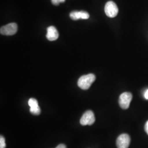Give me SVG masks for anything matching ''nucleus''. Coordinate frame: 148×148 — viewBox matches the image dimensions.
<instances>
[{"label":"nucleus","instance_id":"obj_1","mask_svg":"<svg viewBox=\"0 0 148 148\" xmlns=\"http://www.w3.org/2000/svg\"><path fill=\"white\" fill-rule=\"evenodd\" d=\"M95 80V76L94 74L85 75L79 77L77 82V85L82 90H88Z\"/></svg>","mask_w":148,"mask_h":148},{"label":"nucleus","instance_id":"obj_2","mask_svg":"<svg viewBox=\"0 0 148 148\" xmlns=\"http://www.w3.org/2000/svg\"><path fill=\"white\" fill-rule=\"evenodd\" d=\"M132 99V95L130 92H124L120 95L119 103L123 109H127Z\"/></svg>","mask_w":148,"mask_h":148},{"label":"nucleus","instance_id":"obj_3","mask_svg":"<svg viewBox=\"0 0 148 148\" xmlns=\"http://www.w3.org/2000/svg\"><path fill=\"white\" fill-rule=\"evenodd\" d=\"M104 11L106 15L110 18H114L117 15L119 9L116 3L113 1H108L105 5Z\"/></svg>","mask_w":148,"mask_h":148},{"label":"nucleus","instance_id":"obj_4","mask_svg":"<svg viewBox=\"0 0 148 148\" xmlns=\"http://www.w3.org/2000/svg\"><path fill=\"white\" fill-rule=\"evenodd\" d=\"M95 119L93 112L91 110L86 111L80 119V123L82 126L92 125L95 122Z\"/></svg>","mask_w":148,"mask_h":148},{"label":"nucleus","instance_id":"obj_5","mask_svg":"<svg viewBox=\"0 0 148 148\" xmlns=\"http://www.w3.org/2000/svg\"><path fill=\"white\" fill-rule=\"evenodd\" d=\"M18 30V26L16 23H10L1 27L0 33L3 35H13L16 34Z\"/></svg>","mask_w":148,"mask_h":148},{"label":"nucleus","instance_id":"obj_6","mask_svg":"<svg viewBox=\"0 0 148 148\" xmlns=\"http://www.w3.org/2000/svg\"><path fill=\"white\" fill-rule=\"evenodd\" d=\"M131 142V138L127 134H122L120 135L116 140L117 148H128Z\"/></svg>","mask_w":148,"mask_h":148},{"label":"nucleus","instance_id":"obj_7","mask_svg":"<svg viewBox=\"0 0 148 148\" xmlns=\"http://www.w3.org/2000/svg\"><path fill=\"white\" fill-rule=\"evenodd\" d=\"M70 16L71 19L74 21H77L79 19H87L89 18V14L85 11H73L70 13Z\"/></svg>","mask_w":148,"mask_h":148},{"label":"nucleus","instance_id":"obj_8","mask_svg":"<svg viewBox=\"0 0 148 148\" xmlns=\"http://www.w3.org/2000/svg\"><path fill=\"white\" fill-rule=\"evenodd\" d=\"M46 37L50 41L56 40L59 37V33L57 29L53 26L48 27L47 29Z\"/></svg>","mask_w":148,"mask_h":148},{"label":"nucleus","instance_id":"obj_9","mask_svg":"<svg viewBox=\"0 0 148 148\" xmlns=\"http://www.w3.org/2000/svg\"><path fill=\"white\" fill-rule=\"evenodd\" d=\"M30 111L32 114L35 115H38L40 114V113H41V109L39 106H37L36 107L30 108Z\"/></svg>","mask_w":148,"mask_h":148},{"label":"nucleus","instance_id":"obj_10","mask_svg":"<svg viewBox=\"0 0 148 148\" xmlns=\"http://www.w3.org/2000/svg\"><path fill=\"white\" fill-rule=\"evenodd\" d=\"M28 104L30 108H34L38 106V101L35 98H30L28 101Z\"/></svg>","mask_w":148,"mask_h":148},{"label":"nucleus","instance_id":"obj_11","mask_svg":"<svg viewBox=\"0 0 148 148\" xmlns=\"http://www.w3.org/2000/svg\"><path fill=\"white\" fill-rule=\"evenodd\" d=\"M5 139L2 136L0 137V148H5Z\"/></svg>","mask_w":148,"mask_h":148},{"label":"nucleus","instance_id":"obj_12","mask_svg":"<svg viewBox=\"0 0 148 148\" xmlns=\"http://www.w3.org/2000/svg\"><path fill=\"white\" fill-rule=\"evenodd\" d=\"M52 3L54 5H58L60 3L62 2L60 0H52Z\"/></svg>","mask_w":148,"mask_h":148},{"label":"nucleus","instance_id":"obj_13","mask_svg":"<svg viewBox=\"0 0 148 148\" xmlns=\"http://www.w3.org/2000/svg\"><path fill=\"white\" fill-rule=\"evenodd\" d=\"M144 130H145V131L146 133L148 134V121L146 122V123H145V125Z\"/></svg>","mask_w":148,"mask_h":148},{"label":"nucleus","instance_id":"obj_14","mask_svg":"<svg viewBox=\"0 0 148 148\" xmlns=\"http://www.w3.org/2000/svg\"><path fill=\"white\" fill-rule=\"evenodd\" d=\"M56 148H66V147L64 144H60L58 145Z\"/></svg>","mask_w":148,"mask_h":148},{"label":"nucleus","instance_id":"obj_15","mask_svg":"<svg viewBox=\"0 0 148 148\" xmlns=\"http://www.w3.org/2000/svg\"><path fill=\"white\" fill-rule=\"evenodd\" d=\"M144 97H145L146 99H148V90L145 92V95H144Z\"/></svg>","mask_w":148,"mask_h":148},{"label":"nucleus","instance_id":"obj_16","mask_svg":"<svg viewBox=\"0 0 148 148\" xmlns=\"http://www.w3.org/2000/svg\"><path fill=\"white\" fill-rule=\"evenodd\" d=\"M60 1H61V2H62V3L64 2V1H65V0H60Z\"/></svg>","mask_w":148,"mask_h":148}]
</instances>
